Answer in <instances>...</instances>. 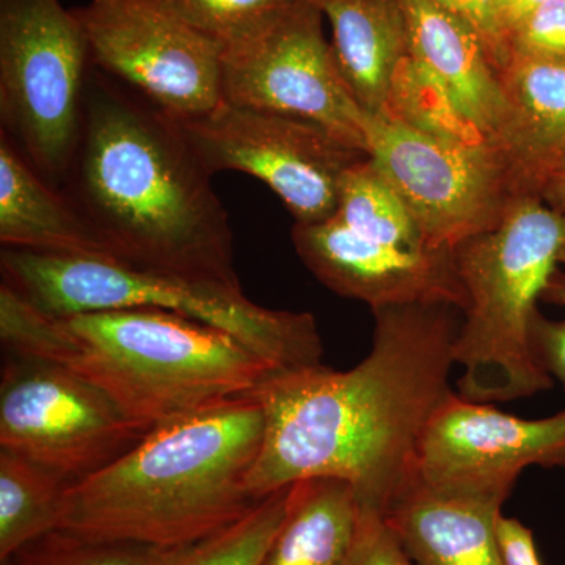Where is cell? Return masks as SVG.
<instances>
[{"mask_svg": "<svg viewBox=\"0 0 565 565\" xmlns=\"http://www.w3.org/2000/svg\"><path fill=\"white\" fill-rule=\"evenodd\" d=\"M459 308L415 303L373 310V348L349 371L322 363L274 371L252 396L266 416L248 490L263 500L303 479L338 478L364 511L386 505L414 478L435 412L451 396Z\"/></svg>", "mask_w": 565, "mask_h": 565, "instance_id": "6da1fadb", "label": "cell"}, {"mask_svg": "<svg viewBox=\"0 0 565 565\" xmlns=\"http://www.w3.org/2000/svg\"><path fill=\"white\" fill-rule=\"evenodd\" d=\"M88 74L81 139L62 192L106 237L115 259L241 288L228 214L177 122L102 71Z\"/></svg>", "mask_w": 565, "mask_h": 565, "instance_id": "7a4b0ae2", "label": "cell"}, {"mask_svg": "<svg viewBox=\"0 0 565 565\" xmlns=\"http://www.w3.org/2000/svg\"><path fill=\"white\" fill-rule=\"evenodd\" d=\"M3 352L62 364L151 430L250 396L274 367L232 334L154 308L44 313L0 285Z\"/></svg>", "mask_w": 565, "mask_h": 565, "instance_id": "3957f363", "label": "cell"}, {"mask_svg": "<svg viewBox=\"0 0 565 565\" xmlns=\"http://www.w3.org/2000/svg\"><path fill=\"white\" fill-rule=\"evenodd\" d=\"M264 429L252 394L161 424L66 489L61 530L166 548L203 541L262 501L248 490V476Z\"/></svg>", "mask_w": 565, "mask_h": 565, "instance_id": "277c9868", "label": "cell"}, {"mask_svg": "<svg viewBox=\"0 0 565 565\" xmlns=\"http://www.w3.org/2000/svg\"><path fill=\"white\" fill-rule=\"evenodd\" d=\"M565 245V215L541 196H519L503 221L455 250L467 292L455 343L459 396L504 403L552 388L533 351L537 302Z\"/></svg>", "mask_w": 565, "mask_h": 565, "instance_id": "5b68a950", "label": "cell"}, {"mask_svg": "<svg viewBox=\"0 0 565 565\" xmlns=\"http://www.w3.org/2000/svg\"><path fill=\"white\" fill-rule=\"evenodd\" d=\"M0 270L2 282L44 313L154 308L232 334L275 371L322 363V338L313 315L269 310L247 299L243 288L152 273L109 256L3 247Z\"/></svg>", "mask_w": 565, "mask_h": 565, "instance_id": "8992f818", "label": "cell"}, {"mask_svg": "<svg viewBox=\"0 0 565 565\" xmlns=\"http://www.w3.org/2000/svg\"><path fill=\"white\" fill-rule=\"evenodd\" d=\"M90 47L61 0H0L2 132L61 189L79 143Z\"/></svg>", "mask_w": 565, "mask_h": 565, "instance_id": "52a82bcc", "label": "cell"}, {"mask_svg": "<svg viewBox=\"0 0 565 565\" xmlns=\"http://www.w3.org/2000/svg\"><path fill=\"white\" fill-rule=\"evenodd\" d=\"M173 121L211 177L236 170L258 178L296 223L332 218L344 174L367 156L313 122L223 99L206 114Z\"/></svg>", "mask_w": 565, "mask_h": 565, "instance_id": "ba28073f", "label": "cell"}, {"mask_svg": "<svg viewBox=\"0 0 565 565\" xmlns=\"http://www.w3.org/2000/svg\"><path fill=\"white\" fill-rule=\"evenodd\" d=\"M3 355L0 448L29 457L74 484L109 467L150 433L68 367Z\"/></svg>", "mask_w": 565, "mask_h": 565, "instance_id": "9c48e42d", "label": "cell"}, {"mask_svg": "<svg viewBox=\"0 0 565 565\" xmlns=\"http://www.w3.org/2000/svg\"><path fill=\"white\" fill-rule=\"evenodd\" d=\"M367 156L399 193L433 250L455 252L503 221L519 196L500 152L366 115Z\"/></svg>", "mask_w": 565, "mask_h": 565, "instance_id": "30bf717a", "label": "cell"}, {"mask_svg": "<svg viewBox=\"0 0 565 565\" xmlns=\"http://www.w3.org/2000/svg\"><path fill=\"white\" fill-rule=\"evenodd\" d=\"M322 20L308 0H297L250 40L222 52V99L313 122L367 152V114L344 81Z\"/></svg>", "mask_w": 565, "mask_h": 565, "instance_id": "8fae6325", "label": "cell"}, {"mask_svg": "<svg viewBox=\"0 0 565 565\" xmlns=\"http://www.w3.org/2000/svg\"><path fill=\"white\" fill-rule=\"evenodd\" d=\"M90 63L172 120L222 102V51L159 0H90L74 9Z\"/></svg>", "mask_w": 565, "mask_h": 565, "instance_id": "7c38bea8", "label": "cell"}, {"mask_svg": "<svg viewBox=\"0 0 565 565\" xmlns=\"http://www.w3.org/2000/svg\"><path fill=\"white\" fill-rule=\"evenodd\" d=\"M527 467L565 468V411L523 419L452 393L424 430L414 478L430 486L511 494Z\"/></svg>", "mask_w": 565, "mask_h": 565, "instance_id": "4fadbf2b", "label": "cell"}, {"mask_svg": "<svg viewBox=\"0 0 565 565\" xmlns=\"http://www.w3.org/2000/svg\"><path fill=\"white\" fill-rule=\"evenodd\" d=\"M292 244L323 286L371 310L415 303H445L462 311L467 307L455 252H414L375 243L334 215L318 223H294Z\"/></svg>", "mask_w": 565, "mask_h": 565, "instance_id": "5bb4252c", "label": "cell"}, {"mask_svg": "<svg viewBox=\"0 0 565 565\" xmlns=\"http://www.w3.org/2000/svg\"><path fill=\"white\" fill-rule=\"evenodd\" d=\"M508 497L412 478L382 516L412 565H504L498 522Z\"/></svg>", "mask_w": 565, "mask_h": 565, "instance_id": "9a60e30c", "label": "cell"}, {"mask_svg": "<svg viewBox=\"0 0 565 565\" xmlns=\"http://www.w3.org/2000/svg\"><path fill=\"white\" fill-rule=\"evenodd\" d=\"M408 54L445 92L468 125L494 148L505 118V92L481 39L438 0H401Z\"/></svg>", "mask_w": 565, "mask_h": 565, "instance_id": "2e32d148", "label": "cell"}, {"mask_svg": "<svg viewBox=\"0 0 565 565\" xmlns=\"http://www.w3.org/2000/svg\"><path fill=\"white\" fill-rule=\"evenodd\" d=\"M505 118L500 152L516 196H541L565 162V68L512 58L503 73Z\"/></svg>", "mask_w": 565, "mask_h": 565, "instance_id": "e0dca14e", "label": "cell"}, {"mask_svg": "<svg viewBox=\"0 0 565 565\" xmlns=\"http://www.w3.org/2000/svg\"><path fill=\"white\" fill-rule=\"evenodd\" d=\"M0 243L52 255L109 256L106 237L0 134Z\"/></svg>", "mask_w": 565, "mask_h": 565, "instance_id": "ac0fdd59", "label": "cell"}, {"mask_svg": "<svg viewBox=\"0 0 565 565\" xmlns=\"http://www.w3.org/2000/svg\"><path fill=\"white\" fill-rule=\"evenodd\" d=\"M332 28V50L363 110L384 114L394 77L408 57L401 0H308Z\"/></svg>", "mask_w": 565, "mask_h": 565, "instance_id": "d6986e66", "label": "cell"}, {"mask_svg": "<svg viewBox=\"0 0 565 565\" xmlns=\"http://www.w3.org/2000/svg\"><path fill=\"white\" fill-rule=\"evenodd\" d=\"M355 489L338 478L292 486L291 505L262 565H340L359 526Z\"/></svg>", "mask_w": 565, "mask_h": 565, "instance_id": "ffe728a7", "label": "cell"}, {"mask_svg": "<svg viewBox=\"0 0 565 565\" xmlns=\"http://www.w3.org/2000/svg\"><path fill=\"white\" fill-rule=\"evenodd\" d=\"M63 476L0 448V563L41 535L61 530Z\"/></svg>", "mask_w": 565, "mask_h": 565, "instance_id": "44dd1931", "label": "cell"}, {"mask_svg": "<svg viewBox=\"0 0 565 565\" xmlns=\"http://www.w3.org/2000/svg\"><path fill=\"white\" fill-rule=\"evenodd\" d=\"M334 217L375 243L404 250H433L407 204L370 156L353 163L344 174Z\"/></svg>", "mask_w": 565, "mask_h": 565, "instance_id": "7402d4cb", "label": "cell"}, {"mask_svg": "<svg viewBox=\"0 0 565 565\" xmlns=\"http://www.w3.org/2000/svg\"><path fill=\"white\" fill-rule=\"evenodd\" d=\"M189 545L104 541L55 530L17 550L2 565H181Z\"/></svg>", "mask_w": 565, "mask_h": 565, "instance_id": "603a6c76", "label": "cell"}, {"mask_svg": "<svg viewBox=\"0 0 565 565\" xmlns=\"http://www.w3.org/2000/svg\"><path fill=\"white\" fill-rule=\"evenodd\" d=\"M382 115L438 139L465 145H490L457 114L445 92L411 54L394 77L388 106Z\"/></svg>", "mask_w": 565, "mask_h": 565, "instance_id": "cb8c5ba5", "label": "cell"}, {"mask_svg": "<svg viewBox=\"0 0 565 565\" xmlns=\"http://www.w3.org/2000/svg\"><path fill=\"white\" fill-rule=\"evenodd\" d=\"M292 486L263 498L243 519L189 545L181 565H262L288 515Z\"/></svg>", "mask_w": 565, "mask_h": 565, "instance_id": "d4e9b609", "label": "cell"}, {"mask_svg": "<svg viewBox=\"0 0 565 565\" xmlns=\"http://www.w3.org/2000/svg\"><path fill=\"white\" fill-rule=\"evenodd\" d=\"M181 21L202 33L222 52L233 50L297 0H159Z\"/></svg>", "mask_w": 565, "mask_h": 565, "instance_id": "484cf974", "label": "cell"}, {"mask_svg": "<svg viewBox=\"0 0 565 565\" xmlns=\"http://www.w3.org/2000/svg\"><path fill=\"white\" fill-rule=\"evenodd\" d=\"M512 58L565 68V0H546L509 35Z\"/></svg>", "mask_w": 565, "mask_h": 565, "instance_id": "4316f807", "label": "cell"}, {"mask_svg": "<svg viewBox=\"0 0 565 565\" xmlns=\"http://www.w3.org/2000/svg\"><path fill=\"white\" fill-rule=\"evenodd\" d=\"M340 565L412 564L384 516L362 509L352 544Z\"/></svg>", "mask_w": 565, "mask_h": 565, "instance_id": "83f0119b", "label": "cell"}, {"mask_svg": "<svg viewBox=\"0 0 565 565\" xmlns=\"http://www.w3.org/2000/svg\"><path fill=\"white\" fill-rule=\"evenodd\" d=\"M544 297L563 308L564 318L550 321L537 315L533 326V351L542 370L565 390V274L556 270Z\"/></svg>", "mask_w": 565, "mask_h": 565, "instance_id": "f1b7e54d", "label": "cell"}, {"mask_svg": "<svg viewBox=\"0 0 565 565\" xmlns=\"http://www.w3.org/2000/svg\"><path fill=\"white\" fill-rule=\"evenodd\" d=\"M441 6L467 22L481 39L500 73L512 61L511 47L503 25L498 20L493 0H438Z\"/></svg>", "mask_w": 565, "mask_h": 565, "instance_id": "f546056e", "label": "cell"}, {"mask_svg": "<svg viewBox=\"0 0 565 565\" xmlns=\"http://www.w3.org/2000/svg\"><path fill=\"white\" fill-rule=\"evenodd\" d=\"M498 542L504 565H544L535 546L533 531L519 520L500 516Z\"/></svg>", "mask_w": 565, "mask_h": 565, "instance_id": "4dcf8cb0", "label": "cell"}, {"mask_svg": "<svg viewBox=\"0 0 565 565\" xmlns=\"http://www.w3.org/2000/svg\"><path fill=\"white\" fill-rule=\"evenodd\" d=\"M545 2L546 0H493L498 20L503 25L508 40L516 25Z\"/></svg>", "mask_w": 565, "mask_h": 565, "instance_id": "1f68e13d", "label": "cell"}, {"mask_svg": "<svg viewBox=\"0 0 565 565\" xmlns=\"http://www.w3.org/2000/svg\"><path fill=\"white\" fill-rule=\"evenodd\" d=\"M541 199L550 207L565 215V162L546 182L544 191L541 193Z\"/></svg>", "mask_w": 565, "mask_h": 565, "instance_id": "d6a6232c", "label": "cell"}, {"mask_svg": "<svg viewBox=\"0 0 565 565\" xmlns=\"http://www.w3.org/2000/svg\"><path fill=\"white\" fill-rule=\"evenodd\" d=\"M559 263L565 264V245H564L563 252H561Z\"/></svg>", "mask_w": 565, "mask_h": 565, "instance_id": "836d02e7", "label": "cell"}]
</instances>
